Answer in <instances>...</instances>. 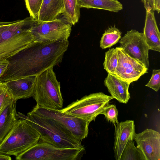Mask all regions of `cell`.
Listing matches in <instances>:
<instances>
[{"label": "cell", "mask_w": 160, "mask_h": 160, "mask_svg": "<svg viewBox=\"0 0 160 160\" xmlns=\"http://www.w3.org/2000/svg\"><path fill=\"white\" fill-rule=\"evenodd\" d=\"M120 160H147L143 153L134 145V141H129L125 146Z\"/></svg>", "instance_id": "cell-22"}, {"label": "cell", "mask_w": 160, "mask_h": 160, "mask_svg": "<svg viewBox=\"0 0 160 160\" xmlns=\"http://www.w3.org/2000/svg\"></svg>", "instance_id": "cell-33"}, {"label": "cell", "mask_w": 160, "mask_h": 160, "mask_svg": "<svg viewBox=\"0 0 160 160\" xmlns=\"http://www.w3.org/2000/svg\"><path fill=\"white\" fill-rule=\"evenodd\" d=\"M84 147L60 148L43 142H39L18 156L17 160H78L85 152Z\"/></svg>", "instance_id": "cell-6"}, {"label": "cell", "mask_w": 160, "mask_h": 160, "mask_svg": "<svg viewBox=\"0 0 160 160\" xmlns=\"http://www.w3.org/2000/svg\"><path fill=\"white\" fill-rule=\"evenodd\" d=\"M157 92L160 87V70L153 69L151 77L148 82L145 85Z\"/></svg>", "instance_id": "cell-27"}, {"label": "cell", "mask_w": 160, "mask_h": 160, "mask_svg": "<svg viewBox=\"0 0 160 160\" xmlns=\"http://www.w3.org/2000/svg\"><path fill=\"white\" fill-rule=\"evenodd\" d=\"M143 3L144 7L146 10L152 9L155 11L154 8V0H141Z\"/></svg>", "instance_id": "cell-29"}, {"label": "cell", "mask_w": 160, "mask_h": 160, "mask_svg": "<svg viewBox=\"0 0 160 160\" xmlns=\"http://www.w3.org/2000/svg\"><path fill=\"white\" fill-rule=\"evenodd\" d=\"M64 10L62 13L65 21L72 25L77 23L80 17V7L78 0H63Z\"/></svg>", "instance_id": "cell-20"}, {"label": "cell", "mask_w": 160, "mask_h": 160, "mask_svg": "<svg viewBox=\"0 0 160 160\" xmlns=\"http://www.w3.org/2000/svg\"><path fill=\"white\" fill-rule=\"evenodd\" d=\"M72 27V25L61 19L43 22L33 18L30 31L35 41H66L70 36Z\"/></svg>", "instance_id": "cell-8"}, {"label": "cell", "mask_w": 160, "mask_h": 160, "mask_svg": "<svg viewBox=\"0 0 160 160\" xmlns=\"http://www.w3.org/2000/svg\"><path fill=\"white\" fill-rule=\"evenodd\" d=\"M32 97L37 107L55 110L62 109L63 100L60 83L57 79L53 68L37 76Z\"/></svg>", "instance_id": "cell-5"}, {"label": "cell", "mask_w": 160, "mask_h": 160, "mask_svg": "<svg viewBox=\"0 0 160 160\" xmlns=\"http://www.w3.org/2000/svg\"><path fill=\"white\" fill-rule=\"evenodd\" d=\"M118 63V53L117 48L109 49L106 52L103 65L108 73L114 75Z\"/></svg>", "instance_id": "cell-23"}, {"label": "cell", "mask_w": 160, "mask_h": 160, "mask_svg": "<svg viewBox=\"0 0 160 160\" xmlns=\"http://www.w3.org/2000/svg\"><path fill=\"white\" fill-rule=\"evenodd\" d=\"M33 18L3 22L0 33V58L7 59L35 41L30 31Z\"/></svg>", "instance_id": "cell-3"}, {"label": "cell", "mask_w": 160, "mask_h": 160, "mask_svg": "<svg viewBox=\"0 0 160 160\" xmlns=\"http://www.w3.org/2000/svg\"><path fill=\"white\" fill-rule=\"evenodd\" d=\"M104 84L113 98L119 102L126 104L130 98L128 89L129 83L109 73L105 79Z\"/></svg>", "instance_id": "cell-15"}, {"label": "cell", "mask_w": 160, "mask_h": 160, "mask_svg": "<svg viewBox=\"0 0 160 160\" xmlns=\"http://www.w3.org/2000/svg\"><path fill=\"white\" fill-rule=\"evenodd\" d=\"M122 32L116 25L109 27L103 34L100 41L102 49L111 47L116 44L121 38Z\"/></svg>", "instance_id": "cell-21"}, {"label": "cell", "mask_w": 160, "mask_h": 160, "mask_svg": "<svg viewBox=\"0 0 160 160\" xmlns=\"http://www.w3.org/2000/svg\"><path fill=\"white\" fill-rule=\"evenodd\" d=\"M16 102L13 99L0 112V143L19 118L16 111Z\"/></svg>", "instance_id": "cell-17"}, {"label": "cell", "mask_w": 160, "mask_h": 160, "mask_svg": "<svg viewBox=\"0 0 160 160\" xmlns=\"http://www.w3.org/2000/svg\"><path fill=\"white\" fill-rule=\"evenodd\" d=\"M8 63L7 59L0 58V78L6 71Z\"/></svg>", "instance_id": "cell-28"}, {"label": "cell", "mask_w": 160, "mask_h": 160, "mask_svg": "<svg viewBox=\"0 0 160 160\" xmlns=\"http://www.w3.org/2000/svg\"><path fill=\"white\" fill-rule=\"evenodd\" d=\"M80 7L102 9L118 12L123 9L122 5L117 0H78Z\"/></svg>", "instance_id": "cell-19"}, {"label": "cell", "mask_w": 160, "mask_h": 160, "mask_svg": "<svg viewBox=\"0 0 160 160\" xmlns=\"http://www.w3.org/2000/svg\"><path fill=\"white\" fill-rule=\"evenodd\" d=\"M0 143V153L15 157L37 144L38 132L24 119L20 118Z\"/></svg>", "instance_id": "cell-4"}, {"label": "cell", "mask_w": 160, "mask_h": 160, "mask_svg": "<svg viewBox=\"0 0 160 160\" xmlns=\"http://www.w3.org/2000/svg\"><path fill=\"white\" fill-rule=\"evenodd\" d=\"M143 34L149 50L160 52V34L154 11L146 10Z\"/></svg>", "instance_id": "cell-16"}, {"label": "cell", "mask_w": 160, "mask_h": 160, "mask_svg": "<svg viewBox=\"0 0 160 160\" xmlns=\"http://www.w3.org/2000/svg\"><path fill=\"white\" fill-rule=\"evenodd\" d=\"M154 4L155 10L159 13L160 11V0H154Z\"/></svg>", "instance_id": "cell-30"}, {"label": "cell", "mask_w": 160, "mask_h": 160, "mask_svg": "<svg viewBox=\"0 0 160 160\" xmlns=\"http://www.w3.org/2000/svg\"><path fill=\"white\" fill-rule=\"evenodd\" d=\"M136 134L133 120L119 122L115 126L113 149L116 160H120L125 146L129 141L134 140Z\"/></svg>", "instance_id": "cell-13"}, {"label": "cell", "mask_w": 160, "mask_h": 160, "mask_svg": "<svg viewBox=\"0 0 160 160\" xmlns=\"http://www.w3.org/2000/svg\"><path fill=\"white\" fill-rule=\"evenodd\" d=\"M40 116L54 120L69 130L77 139L82 141L88 136L90 122L60 110L49 109L35 106L31 111Z\"/></svg>", "instance_id": "cell-9"}, {"label": "cell", "mask_w": 160, "mask_h": 160, "mask_svg": "<svg viewBox=\"0 0 160 160\" xmlns=\"http://www.w3.org/2000/svg\"><path fill=\"white\" fill-rule=\"evenodd\" d=\"M119 42L120 47L126 53L148 68L149 49L143 33L131 29L121 38Z\"/></svg>", "instance_id": "cell-10"}, {"label": "cell", "mask_w": 160, "mask_h": 160, "mask_svg": "<svg viewBox=\"0 0 160 160\" xmlns=\"http://www.w3.org/2000/svg\"><path fill=\"white\" fill-rule=\"evenodd\" d=\"M19 113V118L25 119L36 130L42 142L60 148L84 147L82 141L75 138L69 130L56 121L40 116L31 111L27 116Z\"/></svg>", "instance_id": "cell-2"}, {"label": "cell", "mask_w": 160, "mask_h": 160, "mask_svg": "<svg viewBox=\"0 0 160 160\" xmlns=\"http://www.w3.org/2000/svg\"><path fill=\"white\" fill-rule=\"evenodd\" d=\"M112 99L111 96L102 92L91 93L72 102L60 110L90 122L95 120Z\"/></svg>", "instance_id": "cell-7"}, {"label": "cell", "mask_w": 160, "mask_h": 160, "mask_svg": "<svg viewBox=\"0 0 160 160\" xmlns=\"http://www.w3.org/2000/svg\"><path fill=\"white\" fill-rule=\"evenodd\" d=\"M116 48L118 63L113 75L131 83L148 72V68L142 63L131 57L120 47Z\"/></svg>", "instance_id": "cell-11"}, {"label": "cell", "mask_w": 160, "mask_h": 160, "mask_svg": "<svg viewBox=\"0 0 160 160\" xmlns=\"http://www.w3.org/2000/svg\"><path fill=\"white\" fill-rule=\"evenodd\" d=\"M43 0H25L26 8L30 17L37 20Z\"/></svg>", "instance_id": "cell-25"}, {"label": "cell", "mask_w": 160, "mask_h": 160, "mask_svg": "<svg viewBox=\"0 0 160 160\" xmlns=\"http://www.w3.org/2000/svg\"><path fill=\"white\" fill-rule=\"evenodd\" d=\"M10 156L0 153V160H11Z\"/></svg>", "instance_id": "cell-31"}, {"label": "cell", "mask_w": 160, "mask_h": 160, "mask_svg": "<svg viewBox=\"0 0 160 160\" xmlns=\"http://www.w3.org/2000/svg\"><path fill=\"white\" fill-rule=\"evenodd\" d=\"M3 23V22H0V33L2 30V26Z\"/></svg>", "instance_id": "cell-32"}, {"label": "cell", "mask_w": 160, "mask_h": 160, "mask_svg": "<svg viewBox=\"0 0 160 160\" xmlns=\"http://www.w3.org/2000/svg\"><path fill=\"white\" fill-rule=\"evenodd\" d=\"M36 77V76H28L4 82L13 99L17 101L33 97Z\"/></svg>", "instance_id": "cell-14"}, {"label": "cell", "mask_w": 160, "mask_h": 160, "mask_svg": "<svg viewBox=\"0 0 160 160\" xmlns=\"http://www.w3.org/2000/svg\"><path fill=\"white\" fill-rule=\"evenodd\" d=\"M13 99L6 85L4 82L0 81V112L6 104Z\"/></svg>", "instance_id": "cell-26"}, {"label": "cell", "mask_w": 160, "mask_h": 160, "mask_svg": "<svg viewBox=\"0 0 160 160\" xmlns=\"http://www.w3.org/2000/svg\"><path fill=\"white\" fill-rule=\"evenodd\" d=\"M69 45L68 40L33 42L7 59L9 63L0 81L37 76L53 68L62 62Z\"/></svg>", "instance_id": "cell-1"}, {"label": "cell", "mask_w": 160, "mask_h": 160, "mask_svg": "<svg viewBox=\"0 0 160 160\" xmlns=\"http://www.w3.org/2000/svg\"><path fill=\"white\" fill-rule=\"evenodd\" d=\"M134 140L137 147L142 152L147 160H160V134L151 129L136 133Z\"/></svg>", "instance_id": "cell-12"}, {"label": "cell", "mask_w": 160, "mask_h": 160, "mask_svg": "<svg viewBox=\"0 0 160 160\" xmlns=\"http://www.w3.org/2000/svg\"><path fill=\"white\" fill-rule=\"evenodd\" d=\"M100 114L104 115L106 120L113 124L115 126L119 122L118 110L114 104H109L101 112Z\"/></svg>", "instance_id": "cell-24"}, {"label": "cell", "mask_w": 160, "mask_h": 160, "mask_svg": "<svg viewBox=\"0 0 160 160\" xmlns=\"http://www.w3.org/2000/svg\"><path fill=\"white\" fill-rule=\"evenodd\" d=\"M63 10V0H43L37 20L43 22L54 20L62 14Z\"/></svg>", "instance_id": "cell-18"}]
</instances>
